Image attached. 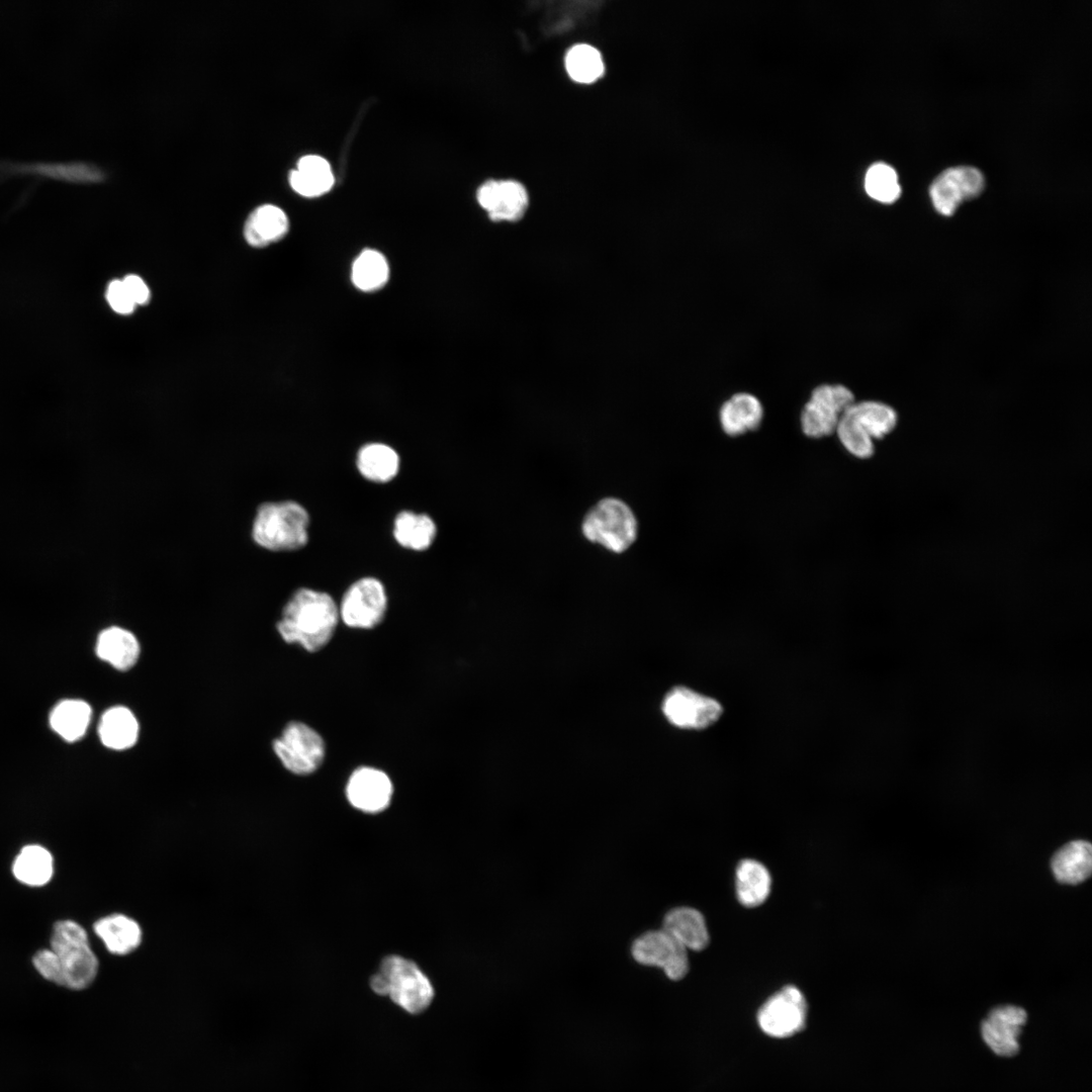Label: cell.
I'll list each match as a JSON object with an SVG mask.
<instances>
[{"label": "cell", "instance_id": "cell-1", "mask_svg": "<svg viewBox=\"0 0 1092 1092\" xmlns=\"http://www.w3.org/2000/svg\"><path fill=\"white\" fill-rule=\"evenodd\" d=\"M339 616V608L329 594L301 587L285 604L276 628L285 642L315 652L331 640Z\"/></svg>", "mask_w": 1092, "mask_h": 1092}, {"label": "cell", "instance_id": "cell-2", "mask_svg": "<svg viewBox=\"0 0 1092 1092\" xmlns=\"http://www.w3.org/2000/svg\"><path fill=\"white\" fill-rule=\"evenodd\" d=\"M309 516L294 500L266 502L256 510L252 524L254 542L270 551H293L308 541Z\"/></svg>", "mask_w": 1092, "mask_h": 1092}, {"label": "cell", "instance_id": "cell-3", "mask_svg": "<svg viewBox=\"0 0 1092 1092\" xmlns=\"http://www.w3.org/2000/svg\"><path fill=\"white\" fill-rule=\"evenodd\" d=\"M370 987L411 1015L426 1011L435 996L431 981L421 969L398 956L383 959L379 972L370 979Z\"/></svg>", "mask_w": 1092, "mask_h": 1092}, {"label": "cell", "instance_id": "cell-4", "mask_svg": "<svg viewBox=\"0 0 1092 1092\" xmlns=\"http://www.w3.org/2000/svg\"><path fill=\"white\" fill-rule=\"evenodd\" d=\"M898 424V414L889 404L875 400L853 402L841 416L836 434L848 453L868 459L875 441L889 435Z\"/></svg>", "mask_w": 1092, "mask_h": 1092}, {"label": "cell", "instance_id": "cell-5", "mask_svg": "<svg viewBox=\"0 0 1092 1092\" xmlns=\"http://www.w3.org/2000/svg\"><path fill=\"white\" fill-rule=\"evenodd\" d=\"M51 949L60 963L63 987L82 990L93 983L99 963L86 930L79 923L73 920L56 922L51 935Z\"/></svg>", "mask_w": 1092, "mask_h": 1092}, {"label": "cell", "instance_id": "cell-6", "mask_svg": "<svg viewBox=\"0 0 1092 1092\" xmlns=\"http://www.w3.org/2000/svg\"><path fill=\"white\" fill-rule=\"evenodd\" d=\"M584 537L613 552H623L635 541L637 521L622 500L608 497L596 504L581 525Z\"/></svg>", "mask_w": 1092, "mask_h": 1092}, {"label": "cell", "instance_id": "cell-7", "mask_svg": "<svg viewBox=\"0 0 1092 1092\" xmlns=\"http://www.w3.org/2000/svg\"><path fill=\"white\" fill-rule=\"evenodd\" d=\"M272 745L284 767L299 776L315 771L325 757L322 736L302 722H289Z\"/></svg>", "mask_w": 1092, "mask_h": 1092}, {"label": "cell", "instance_id": "cell-8", "mask_svg": "<svg viewBox=\"0 0 1092 1092\" xmlns=\"http://www.w3.org/2000/svg\"><path fill=\"white\" fill-rule=\"evenodd\" d=\"M854 402L849 388L841 384L816 387L801 414L803 433L811 438L833 434L843 413Z\"/></svg>", "mask_w": 1092, "mask_h": 1092}, {"label": "cell", "instance_id": "cell-9", "mask_svg": "<svg viewBox=\"0 0 1092 1092\" xmlns=\"http://www.w3.org/2000/svg\"><path fill=\"white\" fill-rule=\"evenodd\" d=\"M630 951L637 964L660 969L670 980H680L689 972L688 950L662 928L638 935Z\"/></svg>", "mask_w": 1092, "mask_h": 1092}, {"label": "cell", "instance_id": "cell-10", "mask_svg": "<svg viewBox=\"0 0 1092 1092\" xmlns=\"http://www.w3.org/2000/svg\"><path fill=\"white\" fill-rule=\"evenodd\" d=\"M661 712L666 721L676 728L700 730L717 722L723 709L715 699L678 686L663 697Z\"/></svg>", "mask_w": 1092, "mask_h": 1092}, {"label": "cell", "instance_id": "cell-11", "mask_svg": "<svg viewBox=\"0 0 1092 1092\" xmlns=\"http://www.w3.org/2000/svg\"><path fill=\"white\" fill-rule=\"evenodd\" d=\"M387 609L385 588L374 577H363L346 590L339 609L343 622L352 628L370 629L378 625Z\"/></svg>", "mask_w": 1092, "mask_h": 1092}, {"label": "cell", "instance_id": "cell-12", "mask_svg": "<svg viewBox=\"0 0 1092 1092\" xmlns=\"http://www.w3.org/2000/svg\"><path fill=\"white\" fill-rule=\"evenodd\" d=\"M806 1017L807 1002L803 993L795 986H786L763 1003L757 1022L764 1033L787 1037L805 1026Z\"/></svg>", "mask_w": 1092, "mask_h": 1092}, {"label": "cell", "instance_id": "cell-13", "mask_svg": "<svg viewBox=\"0 0 1092 1092\" xmlns=\"http://www.w3.org/2000/svg\"><path fill=\"white\" fill-rule=\"evenodd\" d=\"M21 175H32L71 183H99L106 175L97 165L85 161L20 162L0 159V183Z\"/></svg>", "mask_w": 1092, "mask_h": 1092}, {"label": "cell", "instance_id": "cell-14", "mask_svg": "<svg viewBox=\"0 0 1092 1092\" xmlns=\"http://www.w3.org/2000/svg\"><path fill=\"white\" fill-rule=\"evenodd\" d=\"M984 176L971 166L944 170L931 183L930 198L935 210L944 216L952 215L959 205L978 196L984 188Z\"/></svg>", "mask_w": 1092, "mask_h": 1092}, {"label": "cell", "instance_id": "cell-15", "mask_svg": "<svg viewBox=\"0 0 1092 1092\" xmlns=\"http://www.w3.org/2000/svg\"><path fill=\"white\" fill-rule=\"evenodd\" d=\"M1026 1012L1014 1005L998 1006L981 1024L986 1044L1000 1057H1012L1019 1051L1018 1036L1026 1022Z\"/></svg>", "mask_w": 1092, "mask_h": 1092}, {"label": "cell", "instance_id": "cell-16", "mask_svg": "<svg viewBox=\"0 0 1092 1092\" xmlns=\"http://www.w3.org/2000/svg\"><path fill=\"white\" fill-rule=\"evenodd\" d=\"M480 206L494 221H517L528 207V193L515 180L488 181L477 191Z\"/></svg>", "mask_w": 1092, "mask_h": 1092}, {"label": "cell", "instance_id": "cell-17", "mask_svg": "<svg viewBox=\"0 0 1092 1092\" xmlns=\"http://www.w3.org/2000/svg\"><path fill=\"white\" fill-rule=\"evenodd\" d=\"M346 794L349 802L356 809L367 813H377L389 805L392 784L385 772L363 766L351 775Z\"/></svg>", "mask_w": 1092, "mask_h": 1092}, {"label": "cell", "instance_id": "cell-18", "mask_svg": "<svg viewBox=\"0 0 1092 1092\" xmlns=\"http://www.w3.org/2000/svg\"><path fill=\"white\" fill-rule=\"evenodd\" d=\"M93 930L106 949L115 956L132 953L143 941V929L140 923L122 913H112L98 919L93 925Z\"/></svg>", "mask_w": 1092, "mask_h": 1092}, {"label": "cell", "instance_id": "cell-19", "mask_svg": "<svg viewBox=\"0 0 1092 1092\" xmlns=\"http://www.w3.org/2000/svg\"><path fill=\"white\" fill-rule=\"evenodd\" d=\"M661 928L687 950H703L709 943L705 918L700 911L692 907L670 909L663 917Z\"/></svg>", "mask_w": 1092, "mask_h": 1092}, {"label": "cell", "instance_id": "cell-20", "mask_svg": "<svg viewBox=\"0 0 1092 1092\" xmlns=\"http://www.w3.org/2000/svg\"><path fill=\"white\" fill-rule=\"evenodd\" d=\"M288 229L289 220L283 209L273 204H262L247 217L244 237L251 247L264 248L280 241Z\"/></svg>", "mask_w": 1092, "mask_h": 1092}, {"label": "cell", "instance_id": "cell-21", "mask_svg": "<svg viewBox=\"0 0 1092 1092\" xmlns=\"http://www.w3.org/2000/svg\"><path fill=\"white\" fill-rule=\"evenodd\" d=\"M140 651L136 637L124 628L112 626L98 635L97 656L118 670L130 669L136 663Z\"/></svg>", "mask_w": 1092, "mask_h": 1092}, {"label": "cell", "instance_id": "cell-22", "mask_svg": "<svg viewBox=\"0 0 1092 1092\" xmlns=\"http://www.w3.org/2000/svg\"><path fill=\"white\" fill-rule=\"evenodd\" d=\"M1055 878L1065 884L1084 882L1092 870V847L1088 841L1074 840L1062 846L1052 858Z\"/></svg>", "mask_w": 1092, "mask_h": 1092}, {"label": "cell", "instance_id": "cell-23", "mask_svg": "<svg viewBox=\"0 0 1092 1092\" xmlns=\"http://www.w3.org/2000/svg\"><path fill=\"white\" fill-rule=\"evenodd\" d=\"M762 416V405L754 395L737 393L721 406L720 423L727 435L739 436L757 429Z\"/></svg>", "mask_w": 1092, "mask_h": 1092}, {"label": "cell", "instance_id": "cell-24", "mask_svg": "<svg viewBox=\"0 0 1092 1092\" xmlns=\"http://www.w3.org/2000/svg\"><path fill=\"white\" fill-rule=\"evenodd\" d=\"M291 188L305 197H315L328 192L334 184L332 168L327 160L316 155L302 157L289 174Z\"/></svg>", "mask_w": 1092, "mask_h": 1092}, {"label": "cell", "instance_id": "cell-25", "mask_svg": "<svg viewBox=\"0 0 1092 1092\" xmlns=\"http://www.w3.org/2000/svg\"><path fill=\"white\" fill-rule=\"evenodd\" d=\"M139 729V722L128 708L114 706L101 716L98 733L104 746L123 750L136 742Z\"/></svg>", "mask_w": 1092, "mask_h": 1092}, {"label": "cell", "instance_id": "cell-26", "mask_svg": "<svg viewBox=\"0 0 1092 1092\" xmlns=\"http://www.w3.org/2000/svg\"><path fill=\"white\" fill-rule=\"evenodd\" d=\"M356 464L363 477L373 482L384 483L397 474L399 457L396 451L386 444L369 443L358 451Z\"/></svg>", "mask_w": 1092, "mask_h": 1092}, {"label": "cell", "instance_id": "cell-27", "mask_svg": "<svg viewBox=\"0 0 1092 1092\" xmlns=\"http://www.w3.org/2000/svg\"><path fill=\"white\" fill-rule=\"evenodd\" d=\"M771 879L767 869L757 860L743 859L736 870V894L746 907L761 905L770 892Z\"/></svg>", "mask_w": 1092, "mask_h": 1092}, {"label": "cell", "instance_id": "cell-28", "mask_svg": "<svg viewBox=\"0 0 1092 1092\" xmlns=\"http://www.w3.org/2000/svg\"><path fill=\"white\" fill-rule=\"evenodd\" d=\"M91 715L92 710L88 703L79 699H67L52 710L50 724L63 739L73 742L85 734Z\"/></svg>", "mask_w": 1092, "mask_h": 1092}, {"label": "cell", "instance_id": "cell-29", "mask_svg": "<svg viewBox=\"0 0 1092 1092\" xmlns=\"http://www.w3.org/2000/svg\"><path fill=\"white\" fill-rule=\"evenodd\" d=\"M436 535V524L426 514L402 511L395 517L393 536L404 548L416 551L426 550L432 545Z\"/></svg>", "mask_w": 1092, "mask_h": 1092}, {"label": "cell", "instance_id": "cell-30", "mask_svg": "<svg viewBox=\"0 0 1092 1092\" xmlns=\"http://www.w3.org/2000/svg\"><path fill=\"white\" fill-rule=\"evenodd\" d=\"M12 872L14 877L25 885L42 886L53 876V856L40 845H26L15 857Z\"/></svg>", "mask_w": 1092, "mask_h": 1092}, {"label": "cell", "instance_id": "cell-31", "mask_svg": "<svg viewBox=\"0 0 1092 1092\" xmlns=\"http://www.w3.org/2000/svg\"><path fill=\"white\" fill-rule=\"evenodd\" d=\"M389 278V264L384 255L373 249L363 250L354 260L351 279L364 292L381 289Z\"/></svg>", "mask_w": 1092, "mask_h": 1092}, {"label": "cell", "instance_id": "cell-32", "mask_svg": "<svg viewBox=\"0 0 1092 1092\" xmlns=\"http://www.w3.org/2000/svg\"><path fill=\"white\" fill-rule=\"evenodd\" d=\"M565 67L572 80L579 83H592L605 71L600 52L588 44H576L566 54Z\"/></svg>", "mask_w": 1092, "mask_h": 1092}, {"label": "cell", "instance_id": "cell-33", "mask_svg": "<svg viewBox=\"0 0 1092 1092\" xmlns=\"http://www.w3.org/2000/svg\"><path fill=\"white\" fill-rule=\"evenodd\" d=\"M864 188L872 198L883 203H892L901 194V186L895 169L882 162L876 163L869 168L866 174Z\"/></svg>", "mask_w": 1092, "mask_h": 1092}, {"label": "cell", "instance_id": "cell-34", "mask_svg": "<svg viewBox=\"0 0 1092 1092\" xmlns=\"http://www.w3.org/2000/svg\"><path fill=\"white\" fill-rule=\"evenodd\" d=\"M36 971L48 981L62 986V971L56 953L51 948L38 950L32 959Z\"/></svg>", "mask_w": 1092, "mask_h": 1092}, {"label": "cell", "instance_id": "cell-35", "mask_svg": "<svg viewBox=\"0 0 1092 1092\" xmlns=\"http://www.w3.org/2000/svg\"><path fill=\"white\" fill-rule=\"evenodd\" d=\"M106 300L113 311L118 314H130L135 308L121 279H114L107 285Z\"/></svg>", "mask_w": 1092, "mask_h": 1092}, {"label": "cell", "instance_id": "cell-36", "mask_svg": "<svg viewBox=\"0 0 1092 1092\" xmlns=\"http://www.w3.org/2000/svg\"><path fill=\"white\" fill-rule=\"evenodd\" d=\"M121 280L135 306L145 305L150 301V288L141 276L128 274Z\"/></svg>", "mask_w": 1092, "mask_h": 1092}]
</instances>
